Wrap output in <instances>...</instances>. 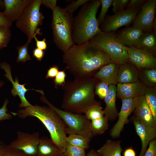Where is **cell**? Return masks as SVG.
<instances>
[{"label":"cell","mask_w":156,"mask_h":156,"mask_svg":"<svg viewBox=\"0 0 156 156\" xmlns=\"http://www.w3.org/2000/svg\"><path fill=\"white\" fill-rule=\"evenodd\" d=\"M37 91L41 94L40 100L52 109L62 119L65 125L66 134H78L91 138L93 136L91 129V121L85 114H75L61 109L48 101L44 96L43 91L38 90Z\"/></svg>","instance_id":"7"},{"label":"cell","mask_w":156,"mask_h":156,"mask_svg":"<svg viewBox=\"0 0 156 156\" xmlns=\"http://www.w3.org/2000/svg\"><path fill=\"white\" fill-rule=\"evenodd\" d=\"M139 80L146 87H156V68L139 70Z\"/></svg>","instance_id":"26"},{"label":"cell","mask_w":156,"mask_h":156,"mask_svg":"<svg viewBox=\"0 0 156 156\" xmlns=\"http://www.w3.org/2000/svg\"><path fill=\"white\" fill-rule=\"evenodd\" d=\"M92 138L78 134H69L67 137V144L85 149L89 148Z\"/></svg>","instance_id":"27"},{"label":"cell","mask_w":156,"mask_h":156,"mask_svg":"<svg viewBox=\"0 0 156 156\" xmlns=\"http://www.w3.org/2000/svg\"><path fill=\"white\" fill-rule=\"evenodd\" d=\"M4 85V82L0 80V88H1Z\"/></svg>","instance_id":"53"},{"label":"cell","mask_w":156,"mask_h":156,"mask_svg":"<svg viewBox=\"0 0 156 156\" xmlns=\"http://www.w3.org/2000/svg\"><path fill=\"white\" fill-rule=\"evenodd\" d=\"M12 24V22L3 12H0V26L10 28Z\"/></svg>","instance_id":"42"},{"label":"cell","mask_w":156,"mask_h":156,"mask_svg":"<svg viewBox=\"0 0 156 156\" xmlns=\"http://www.w3.org/2000/svg\"><path fill=\"white\" fill-rule=\"evenodd\" d=\"M65 69L59 71L53 80L55 84L54 87L57 89L59 87L63 86L65 84L66 76Z\"/></svg>","instance_id":"38"},{"label":"cell","mask_w":156,"mask_h":156,"mask_svg":"<svg viewBox=\"0 0 156 156\" xmlns=\"http://www.w3.org/2000/svg\"><path fill=\"white\" fill-rule=\"evenodd\" d=\"M123 156H136L135 151L131 147L126 148L123 153Z\"/></svg>","instance_id":"47"},{"label":"cell","mask_w":156,"mask_h":156,"mask_svg":"<svg viewBox=\"0 0 156 156\" xmlns=\"http://www.w3.org/2000/svg\"><path fill=\"white\" fill-rule=\"evenodd\" d=\"M146 87L139 81L129 83H118L116 97L122 100L144 95Z\"/></svg>","instance_id":"16"},{"label":"cell","mask_w":156,"mask_h":156,"mask_svg":"<svg viewBox=\"0 0 156 156\" xmlns=\"http://www.w3.org/2000/svg\"><path fill=\"white\" fill-rule=\"evenodd\" d=\"M17 134V138L9 144V146L22 151L28 155H37L40 139L39 132L30 133L18 131Z\"/></svg>","instance_id":"10"},{"label":"cell","mask_w":156,"mask_h":156,"mask_svg":"<svg viewBox=\"0 0 156 156\" xmlns=\"http://www.w3.org/2000/svg\"><path fill=\"white\" fill-rule=\"evenodd\" d=\"M0 6H1V7H3L5 9V4L4 1H2L0 0Z\"/></svg>","instance_id":"52"},{"label":"cell","mask_w":156,"mask_h":156,"mask_svg":"<svg viewBox=\"0 0 156 156\" xmlns=\"http://www.w3.org/2000/svg\"><path fill=\"white\" fill-rule=\"evenodd\" d=\"M143 156H156V140L155 139L150 142L148 148Z\"/></svg>","instance_id":"40"},{"label":"cell","mask_w":156,"mask_h":156,"mask_svg":"<svg viewBox=\"0 0 156 156\" xmlns=\"http://www.w3.org/2000/svg\"><path fill=\"white\" fill-rule=\"evenodd\" d=\"M52 11L53 39L58 48L64 53L74 44L72 37L73 14L64 8L57 6Z\"/></svg>","instance_id":"5"},{"label":"cell","mask_w":156,"mask_h":156,"mask_svg":"<svg viewBox=\"0 0 156 156\" xmlns=\"http://www.w3.org/2000/svg\"><path fill=\"white\" fill-rule=\"evenodd\" d=\"M42 0H33L25 8L16 21V27L27 36L30 42L36 35H42L38 27L43 23L44 16L40 11Z\"/></svg>","instance_id":"8"},{"label":"cell","mask_w":156,"mask_h":156,"mask_svg":"<svg viewBox=\"0 0 156 156\" xmlns=\"http://www.w3.org/2000/svg\"><path fill=\"white\" fill-rule=\"evenodd\" d=\"M15 114L22 119L27 116L38 118L48 130L53 142L64 153L67 144L65 125L61 118L52 109L45 105H31L18 110Z\"/></svg>","instance_id":"3"},{"label":"cell","mask_w":156,"mask_h":156,"mask_svg":"<svg viewBox=\"0 0 156 156\" xmlns=\"http://www.w3.org/2000/svg\"><path fill=\"white\" fill-rule=\"evenodd\" d=\"M33 54L34 57L39 61L41 62L43 57L44 52L43 50L37 48L34 50Z\"/></svg>","instance_id":"45"},{"label":"cell","mask_w":156,"mask_h":156,"mask_svg":"<svg viewBox=\"0 0 156 156\" xmlns=\"http://www.w3.org/2000/svg\"><path fill=\"white\" fill-rule=\"evenodd\" d=\"M33 0H4L3 12L12 22L17 21L26 7Z\"/></svg>","instance_id":"19"},{"label":"cell","mask_w":156,"mask_h":156,"mask_svg":"<svg viewBox=\"0 0 156 156\" xmlns=\"http://www.w3.org/2000/svg\"><path fill=\"white\" fill-rule=\"evenodd\" d=\"M120 65L111 62L101 67L93 76L99 81L104 82L109 86L117 85V75Z\"/></svg>","instance_id":"18"},{"label":"cell","mask_w":156,"mask_h":156,"mask_svg":"<svg viewBox=\"0 0 156 156\" xmlns=\"http://www.w3.org/2000/svg\"><path fill=\"white\" fill-rule=\"evenodd\" d=\"M86 156H100L97 151L91 150L87 154Z\"/></svg>","instance_id":"50"},{"label":"cell","mask_w":156,"mask_h":156,"mask_svg":"<svg viewBox=\"0 0 156 156\" xmlns=\"http://www.w3.org/2000/svg\"><path fill=\"white\" fill-rule=\"evenodd\" d=\"M57 1L56 0H42L41 4L50 8L52 11L57 6Z\"/></svg>","instance_id":"44"},{"label":"cell","mask_w":156,"mask_h":156,"mask_svg":"<svg viewBox=\"0 0 156 156\" xmlns=\"http://www.w3.org/2000/svg\"><path fill=\"white\" fill-rule=\"evenodd\" d=\"M121 141L108 140L97 151L100 156H122Z\"/></svg>","instance_id":"25"},{"label":"cell","mask_w":156,"mask_h":156,"mask_svg":"<svg viewBox=\"0 0 156 156\" xmlns=\"http://www.w3.org/2000/svg\"><path fill=\"white\" fill-rule=\"evenodd\" d=\"M119 0H112L111 5L112 6V11L114 14L119 11Z\"/></svg>","instance_id":"48"},{"label":"cell","mask_w":156,"mask_h":156,"mask_svg":"<svg viewBox=\"0 0 156 156\" xmlns=\"http://www.w3.org/2000/svg\"><path fill=\"white\" fill-rule=\"evenodd\" d=\"M99 81L93 77L75 79L66 82L62 87L63 96L61 105L63 110L77 114L98 101L95 98V87Z\"/></svg>","instance_id":"2"},{"label":"cell","mask_w":156,"mask_h":156,"mask_svg":"<svg viewBox=\"0 0 156 156\" xmlns=\"http://www.w3.org/2000/svg\"><path fill=\"white\" fill-rule=\"evenodd\" d=\"M59 71L58 66L54 65L50 67L47 71L45 78H53L55 77Z\"/></svg>","instance_id":"43"},{"label":"cell","mask_w":156,"mask_h":156,"mask_svg":"<svg viewBox=\"0 0 156 156\" xmlns=\"http://www.w3.org/2000/svg\"><path fill=\"white\" fill-rule=\"evenodd\" d=\"M144 96L156 122V87H146Z\"/></svg>","instance_id":"28"},{"label":"cell","mask_w":156,"mask_h":156,"mask_svg":"<svg viewBox=\"0 0 156 156\" xmlns=\"http://www.w3.org/2000/svg\"><path fill=\"white\" fill-rule=\"evenodd\" d=\"M152 30L153 31L156 32V18H155L153 21L152 25Z\"/></svg>","instance_id":"51"},{"label":"cell","mask_w":156,"mask_h":156,"mask_svg":"<svg viewBox=\"0 0 156 156\" xmlns=\"http://www.w3.org/2000/svg\"><path fill=\"white\" fill-rule=\"evenodd\" d=\"M129 1V0H119V11L124 10V9L126 7Z\"/></svg>","instance_id":"49"},{"label":"cell","mask_w":156,"mask_h":156,"mask_svg":"<svg viewBox=\"0 0 156 156\" xmlns=\"http://www.w3.org/2000/svg\"><path fill=\"white\" fill-rule=\"evenodd\" d=\"M109 85L101 81L98 82L95 85V93L101 99H104L108 94Z\"/></svg>","instance_id":"33"},{"label":"cell","mask_w":156,"mask_h":156,"mask_svg":"<svg viewBox=\"0 0 156 156\" xmlns=\"http://www.w3.org/2000/svg\"><path fill=\"white\" fill-rule=\"evenodd\" d=\"M116 86L111 85L109 86L108 94L104 99L106 105L103 110L104 116L110 120H114L118 117V112L116 103Z\"/></svg>","instance_id":"22"},{"label":"cell","mask_w":156,"mask_h":156,"mask_svg":"<svg viewBox=\"0 0 156 156\" xmlns=\"http://www.w3.org/2000/svg\"><path fill=\"white\" fill-rule=\"evenodd\" d=\"M36 42V45L37 48L41 50H46L47 49V45L46 42V39L44 38L42 40H39L36 37V36L34 37Z\"/></svg>","instance_id":"46"},{"label":"cell","mask_w":156,"mask_h":156,"mask_svg":"<svg viewBox=\"0 0 156 156\" xmlns=\"http://www.w3.org/2000/svg\"><path fill=\"white\" fill-rule=\"evenodd\" d=\"M11 36V31L9 27L0 26V49L7 46Z\"/></svg>","instance_id":"32"},{"label":"cell","mask_w":156,"mask_h":156,"mask_svg":"<svg viewBox=\"0 0 156 156\" xmlns=\"http://www.w3.org/2000/svg\"><path fill=\"white\" fill-rule=\"evenodd\" d=\"M141 8L126 9L105 17L101 24V27L100 28L101 31L110 32L122 26H129L141 10Z\"/></svg>","instance_id":"9"},{"label":"cell","mask_w":156,"mask_h":156,"mask_svg":"<svg viewBox=\"0 0 156 156\" xmlns=\"http://www.w3.org/2000/svg\"><path fill=\"white\" fill-rule=\"evenodd\" d=\"M127 47L129 61L138 70L156 68V56L142 49L134 46Z\"/></svg>","instance_id":"12"},{"label":"cell","mask_w":156,"mask_h":156,"mask_svg":"<svg viewBox=\"0 0 156 156\" xmlns=\"http://www.w3.org/2000/svg\"><path fill=\"white\" fill-rule=\"evenodd\" d=\"M156 7V0H146L133 20V26L143 32L152 31Z\"/></svg>","instance_id":"11"},{"label":"cell","mask_w":156,"mask_h":156,"mask_svg":"<svg viewBox=\"0 0 156 156\" xmlns=\"http://www.w3.org/2000/svg\"><path fill=\"white\" fill-rule=\"evenodd\" d=\"M37 156H64L62 152L51 139L46 136L40 138L37 149Z\"/></svg>","instance_id":"21"},{"label":"cell","mask_w":156,"mask_h":156,"mask_svg":"<svg viewBox=\"0 0 156 156\" xmlns=\"http://www.w3.org/2000/svg\"><path fill=\"white\" fill-rule=\"evenodd\" d=\"M101 5V9L100 13L97 18L99 25L103 21L109 8L111 5L112 0H99Z\"/></svg>","instance_id":"36"},{"label":"cell","mask_w":156,"mask_h":156,"mask_svg":"<svg viewBox=\"0 0 156 156\" xmlns=\"http://www.w3.org/2000/svg\"><path fill=\"white\" fill-rule=\"evenodd\" d=\"M89 0H77L68 3L64 8L68 12L73 14L79 7L83 5L88 2Z\"/></svg>","instance_id":"37"},{"label":"cell","mask_w":156,"mask_h":156,"mask_svg":"<svg viewBox=\"0 0 156 156\" xmlns=\"http://www.w3.org/2000/svg\"><path fill=\"white\" fill-rule=\"evenodd\" d=\"M64 155V156H86L85 149L67 144Z\"/></svg>","instance_id":"34"},{"label":"cell","mask_w":156,"mask_h":156,"mask_svg":"<svg viewBox=\"0 0 156 156\" xmlns=\"http://www.w3.org/2000/svg\"><path fill=\"white\" fill-rule=\"evenodd\" d=\"M108 118L105 116L91 120L90 128L93 135L101 134L106 131L109 126Z\"/></svg>","instance_id":"29"},{"label":"cell","mask_w":156,"mask_h":156,"mask_svg":"<svg viewBox=\"0 0 156 156\" xmlns=\"http://www.w3.org/2000/svg\"><path fill=\"white\" fill-rule=\"evenodd\" d=\"M0 66L6 73L5 76L12 84L13 88L11 90L12 95L14 96L18 95L20 98L21 103L19 104V107L20 108H26L31 106L32 105L27 101L25 97L26 93L29 90L25 88V84H20L17 78H16L15 81L13 80L11 75L10 67L8 63L5 62H1L0 64Z\"/></svg>","instance_id":"15"},{"label":"cell","mask_w":156,"mask_h":156,"mask_svg":"<svg viewBox=\"0 0 156 156\" xmlns=\"http://www.w3.org/2000/svg\"><path fill=\"white\" fill-rule=\"evenodd\" d=\"M145 0H131L127 5L126 9H136L141 8L146 1Z\"/></svg>","instance_id":"41"},{"label":"cell","mask_w":156,"mask_h":156,"mask_svg":"<svg viewBox=\"0 0 156 156\" xmlns=\"http://www.w3.org/2000/svg\"><path fill=\"white\" fill-rule=\"evenodd\" d=\"M131 119L142 142V148L139 156H143L150 142L156 137V127H149L142 123L134 116Z\"/></svg>","instance_id":"14"},{"label":"cell","mask_w":156,"mask_h":156,"mask_svg":"<svg viewBox=\"0 0 156 156\" xmlns=\"http://www.w3.org/2000/svg\"><path fill=\"white\" fill-rule=\"evenodd\" d=\"M37 156V155H32V156Z\"/></svg>","instance_id":"54"},{"label":"cell","mask_w":156,"mask_h":156,"mask_svg":"<svg viewBox=\"0 0 156 156\" xmlns=\"http://www.w3.org/2000/svg\"><path fill=\"white\" fill-rule=\"evenodd\" d=\"M0 156H29L22 151L12 147L0 141Z\"/></svg>","instance_id":"31"},{"label":"cell","mask_w":156,"mask_h":156,"mask_svg":"<svg viewBox=\"0 0 156 156\" xmlns=\"http://www.w3.org/2000/svg\"><path fill=\"white\" fill-rule=\"evenodd\" d=\"M139 70L129 61L119 66L117 75L118 83H129L139 81Z\"/></svg>","instance_id":"20"},{"label":"cell","mask_w":156,"mask_h":156,"mask_svg":"<svg viewBox=\"0 0 156 156\" xmlns=\"http://www.w3.org/2000/svg\"><path fill=\"white\" fill-rule=\"evenodd\" d=\"M133 112L134 116L142 123L149 127H156V122L144 95L135 98V107Z\"/></svg>","instance_id":"17"},{"label":"cell","mask_w":156,"mask_h":156,"mask_svg":"<svg viewBox=\"0 0 156 156\" xmlns=\"http://www.w3.org/2000/svg\"><path fill=\"white\" fill-rule=\"evenodd\" d=\"M92 44L106 53L111 62L119 65L129 62L127 47L122 44L113 32L101 31L89 40Z\"/></svg>","instance_id":"6"},{"label":"cell","mask_w":156,"mask_h":156,"mask_svg":"<svg viewBox=\"0 0 156 156\" xmlns=\"http://www.w3.org/2000/svg\"><path fill=\"white\" fill-rule=\"evenodd\" d=\"M63 61L75 79L92 77L102 66L111 62L109 56L90 41L74 44L64 53Z\"/></svg>","instance_id":"1"},{"label":"cell","mask_w":156,"mask_h":156,"mask_svg":"<svg viewBox=\"0 0 156 156\" xmlns=\"http://www.w3.org/2000/svg\"><path fill=\"white\" fill-rule=\"evenodd\" d=\"M29 42L27 41L24 45L17 47L18 55L17 62H23L30 60L31 58L28 51V47Z\"/></svg>","instance_id":"35"},{"label":"cell","mask_w":156,"mask_h":156,"mask_svg":"<svg viewBox=\"0 0 156 156\" xmlns=\"http://www.w3.org/2000/svg\"><path fill=\"white\" fill-rule=\"evenodd\" d=\"M84 113L87 118L91 121L104 116L101 103L98 101L88 107Z\"/></svg>","instance_id":"30"},{"label":"cell","mask_w":156,"mask_h":156,"mask_svg":"<svg viewBox=\"0 0 156 156\" xmlns=\"http://www.w3.org/2000/svg\"><path fill=\"white\" fill-rule=\"evenodd\" d=\"M135 98L121 100L122 105L118 114V120L110 131V134L112 137H119L124 125L128 123V117L133 112L135 108Z\"/></svg>","instance_id":"13"},{"label":"cell","mask_w":156,"mask_h":156,"mask_svg":"<svg viewBox=\"0 0 156 156\" xmlns=\"http://www.w3.org/2000/svg\"><path fill=\"white\" fill-rule=\"evenodd\" d=\"M135 47L145 50L156 56V32H144Z\"/></svg>","instance_id":"24"},{"label":"cell","mask_w":156,"mask_h":156,"mask_svg":"<svg viewBox=\"0 0 156 156\" xmlns=\"http://www.w3.org/2000/svg\"><path fill=\"white\" fill-rule=\"evenodd\" d=\"M100 5L99 0H90L83 5L73 18L72 37L74 44L89 41L101 31L96 16Z\"/></svg>","instance_id":"4"},{"label":"cell","mask_w":156,"mask_h":156,"mask_svg":"<svg viewBox=\"0 0 156 156\" xmlns=\"http://www.w3.org/2000/svg\"><path fill=\"white\" fill-rule=\"evenodd\" d=\"M8 103V99H6L2 107L0 109V121L11 119L12 118V115L7 112L8 111L7 107Z\"/></svg>","instance_id":"39"},{"label":"cell","mask_w":156,"mask_h":156,"mask_svg":"<svg viewBox=\"0 0 156 156\" xmlns=\"http://www.w3.org/2000/svg\"><path fill=\"white\" fill-rule=\"evenodd\" d=\"M143 33L140 29L132 26L125 28L116 35L118 39L124 45L135 47Z\"/></svg>","instance_id":"23"}]
</instances>
